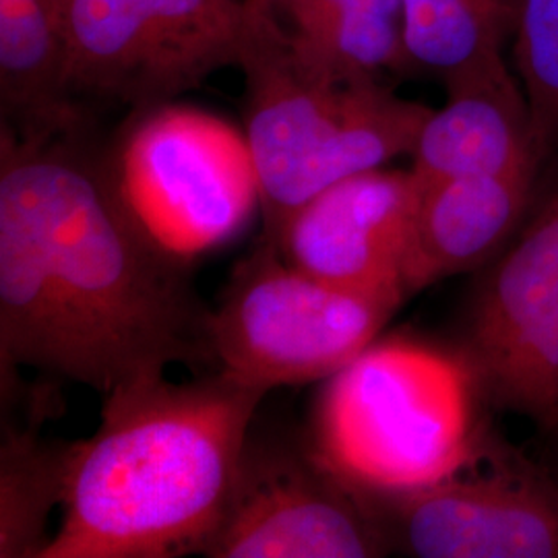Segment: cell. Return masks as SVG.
Masks as SVG:
<instances>
[{
    "label": "cell",
    "instance_id": "18",
    "mask_svg": "<svg viewBox=\"0 0 558 558\" xmlns=\"http://www.w3.org/2000/svg\"><path fill=\"white\" fill-rule=\"evenodd\" d=\"M75 442L41 437L34 426L2 420L0 558H41L48 523L66 495Z\"/></svg>",
    "mask_w": 558,
    "mask_h": 558
},
{
    "label": "cell",
    "instance_id": "10",
    "mask_svg": "<svg viewBox=\"0 0 558 558\" xmlns=\"http://www.w3.org/2000/svg\"><path fill=\"white\" fill-rule=\"evenodd\" d=\"M420 195L412 170L360 172L306 201L269 242L308 276L345 288L403 290L401 267Z\"/></svg>",
    "mask_w": 558,
    "mask_h": 558
},
{
    "label": "cell",
    "instance_id": "17",
    "mask_svg": "<svg viewBox=\"0 0 558 558\" xmlns=\"http://www.w3.org/2000/svg\"><path fill=\"white\" fill-rule=\"evenodd\" d=\"M269 9L292 38L350 80H379L414 66L403 41L401 0H248Z\"/></svg>",
    "mask_w": 558,
    "mask_h": 558
},
{
    "label": "cell",
    "instance_id": "14",
    "mask_svg": "<svg viewBox=\"0 0 558 558\" xmlns=\"http://www.w3.org/2000/svg\"><path fill=\"white\" fill-rule=\"evenodd\" d=\"M403 41L414 66L439 75L447 96L519 85L505 59L515 0H401Z\"/></svg>",
    "mask_w": 558,
    "mask_h": 558
},
{
    "label": "cell",
    "instance_id": "4",
    "mask_svg": "<svg viewBox=\"0 0 558 558\" xmlns=\"http://www.w3.org/2000/svg\"><path fill=\"white\" fill-rule=\"evenodd\" d=\"M478 380L459 350L377 339L323 380L306 430L319 458L368 495L453 476L478 458Z\"/></svg>",
    "mask_w": 558,
    "mask_h": 558
},
{
    "label": "cell",
    "instance_id": "12",
    "mask_svg": "<svg viewBox=\"0 0 558 558\" xmlns=\"http://www.w3.org/2000/svg\"><path fill=\"white\" fill-rule=\"evenodd\" d=\"M542 161L521 85L449 94L433 110L412 151L420 186L463 177L509 174Z\"/></svg>",
    "mask_w": 558,
    "mask_h": 558
},
{
    "label": "cell",
    "instance_id": "9",
    "mask_svg": "<svg viewBox=\"0 0 558 558\" xmlns=\"http://www.w3.org/2000/svg\"><path fill=\"white\" fill-rule=\"evenodd\" d=\"M371 497L391 550L408 557L558 558L557 484L488 440L449 478Z\"/></svg>",
    "mask_w": 558,
    "mask_h": 558
},
{
    "label": "cell",
    "instance_id": "13",
    "mask_svg": "<svg viewBox=\"0 0 558 558\" xmlns=\"http://www.w3.org/2000/svg\"><path fill=\"white\" fill-rule=\"evenodd\" d=\"M2 133L48 140L83 129L54 0H0Z\"/></svg>",
    "mask_w": 558,
    "mask_h": 558
},
{
    "label": "cell",
    "instance_id": "16",
    "mask_svg": "<svg viewBox=\"0 0 558 558\" xmlns=\"http://www.w3.org/2000/svg\"><path fill=\"white\" fill-rule=\"evenodd\" d=\"M73 94L149 106L143 0H54Z\"/></svg>",
    "mask_w": 558,
    "mask_h": 558
},
{
    "label": "cell",
    "instance_id": "15",
    "mask_svg": "<svg viewBox=\"0 0 558 558\" xmlns=\"http://www.w3.org/2000/svg\"><path fill=\"white\" fill-rule=\"evenodd\" d=\"M149 106L172 101L223 66H239L255 7L244 0H143Z\"/></svg>",
    "mask_w": 558,
    "mask_h": 558
},
{
    "label": "cell",
    "instance_id": "11",
    "mask_svg": "<svg viewBox=\"0 0 558 558\" xmlns=\"http://www.w3.org/2000/svg\"><path fill=\"white\" fill-rule=\"evenodd\" d=\"M536 174L538 168H530L422 186L401 267L408 299L495 259L525 216Z\"/></svg>",
    "mask_w": 558,
    "mask_h": 558
},
{
    "label": "cell",
    "instance_id": "2",
    "mask_svg": "<svg viewBox=\"0 0 558 558\" xmlns=\"http://www.w3.org/2000/svg\"><path fill=\"white\" fill-rule=\"evenodd\" d=\"M265 396L220 368L106 393L98 430L75 442L62 521L41 558L203 555Z\"/></svg>",
    "mask_w": 558,
    "mask_h": 558
},
{
    "label": "cell",
    "instance_id": "1",
    "mask_svg": "<svg viewBox=\"0 0 558 558\" xmlns=\"http://www.w3.org/2000/svg\"><path fill=\"white\" fill-rule=\"evenodd\" d=\"M191 271L126 220L85 129L0 133V366L110 393L170 364L218 371Z\"/></svg>",
    "mask_w": 558,
    "mask_h": 558
},
{
    "label": "cell",
    "instance_id": "7",
    "mask_svg": "<svg viewBox=\"0 0 558 558\" xmlns=\"http://www.w3.org/2000/svg\"><path fill=\"white\" fill-rule=\"evenodd\" d=\"M393 553L375 499L308 435L253 422L207 558H377Z\"/></svg>",
    "mask_w": 558,
    "mask_h": 558
},
{
    "label": "cell",
    "instance_id": "3",
    "mask_svg": "<svg viewBox=\"0 0 558 558\" xmlns=\"http://www.w3.org/2000/svg\"><path fill=\"white\" fill-rule=\"evenodd\" d=\"M251 4L255 20L239 64L244 135L259 180L260 239L274 240L320 191L412 156L433 110L379 80L333 73L269 9Z\"/></svg>",
    "mask_w": 558,
    "mask_h": 558
},
{
    "label": "cell",
    "instance_id": "19",
    "mask_svg": "<svg viewBox=\"0 0 558 558\" xmlns=\"http://www.w3.org/2000/svg\"><path fill=\"white\" fill-rule=\"evenodd\" d=\"M511 48L544 158L558 151V0H515Z\"/></svg>",
    "mask_w": 558,
    "mask_h": 558
},
{
    "label": "cell",
    "instance_id": "8",
    "mask_svg": "<svg viewBox=\"0 0 558 558\" xmlns=\"http://www.w3.org/2000/svg\"><path fill=\"white\" fill-rule=\"evenodd\" d=\"M482 398L558 426V195L480 281L458 348Z\"/></svg>",
    "mask_w": 558,
    "mask_h": 558
},
{
    "label": "cell",
    "instance_id": "5",
    "mask_svg": "<svg viewBox=\"0 0 558 558\" xmlns=\"http://www.w3.org/2000/svg\"><path fill=\"white\" fill-rule=\"evenodd\" d=\"M104 166L119 205L160 257L191 271L260 214L246 135L199 108H135Z\"/></svg>",
    "mask_w": 558,
    "mask_h": 558
},
{
    "label": "cell",
    "instance_id": "6",
    "mask_svg": "<svg viewBox=\"0 0 558 558\" xmlns=\"http://www.w3.org/2000/svg\"><path fill=\"white\" fill-rule=\"evenodd\" d=\"M405 300L399 286L345 288L308 276L260 239L211 311L218 368L267 393L323 383L377 341Z\"/></svg>",
    "mask_w": 558,
    "mask_h": 558
}]
</instances>
